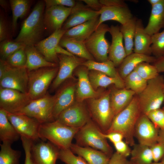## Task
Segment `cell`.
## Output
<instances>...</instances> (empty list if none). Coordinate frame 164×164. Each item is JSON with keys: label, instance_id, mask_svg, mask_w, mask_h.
<instances>
[{"label": "cell", "instance_id": "11a10c76", "mask_svg": "<svg viewBox=\"0 0 164 164\" xmlns=\"http://www.w3.org/2000/svg\"><path fill=\"white\" fill-rule=\"evenodd\" d=\"M81 1L84 2L87 7L94 11H99L103 7L99 0H83Z\"/></svg>", "mask_w": 164, "mask_h": 164}, {"label": "cell", "instance_id": "94428289", "mask_svg": "<svg viewBox=\"0 0 164 164\" xmlns=\"http://www.w3.org/2000/svg\"><path fill=\"white\" fill-rule=\"evenodd\" d=\"M162 0H148V2L152 6L159 3Z\"/></svg>", "mask_w": 164, "mask_h": 164}, {"label": "cell", "instance_id": "2e32d148", "mask_svg": "<svg viewBox=\"0 0 164 164\" xmlns=\"http://www.w3.org/2000/svg\"><path fill=\"white\" fill-rule=\"evenodd\" d=\"M58 56L59 69L51 84V91L56 89L67 79L72 78V73L74 70L84 61L83 60L84 59L74 55L58 54Z\"/></svg>", "mask_w": 164, "mask_h": 164}, {"label": "cell", "instance_id": "e0dca14e", "mask_svg": "<svg viewBox=\"0 0 164 164\" xmlns=\"http://www.w3.org/2000/svg\"><path fill=\"white\" fill-rule=\"evenodd\" d=\"M72 8L55 6L46 8L44 15L45 30L51 34L61 29L72 10Z\"/></svg>", "mask_w": 164, "mask_h": 164}, {"label": "cell", "instance_id": "7dc6e473", "mask_svg": "<svg viewBox=\"0 0 164 164\" xmlns=\"http://www.w3.org/2000/svg\"><path fill=\"white\" fill-rule=\"evenodd\" d=\"M10 30L6 18L1 13L0 17V41L11 39Z\"/></svg>", "mask_w": 164, "mask_h": 164}, {"label": "cell", "instance_id": "6125c7cd", "mask_svg": "<svg viewBox=\"0 0 164 164\" xmlns=\"http://www.w3.org/2000/svg\"><path fill=\"white\" fill-rule=\"evenodd\" d=\"M130 163H131V164H134V163H133L131 162H130ZM163 164L162 162H152V163H151V164Z\"/></svg>", "mask_w": 164, "mask_h": 164}, {"label": "cell", "instance_id": "7c38bea8", "mask_svg": "<svg viewBox=\"0 0 164 164\" xmlns=\"http://www.w3.org/2000/svg\"><path fill=\"white\" fill-rule=\"evenodd\" d=\"M56 120L67 126L80 129L90 121L84 105L77 101L63 111Z\"/></svg>", "mask_w": 164, "mask_h": 164}, {"label": "cell", "instance_id": "83f0119b", "mask_svg": "<svg viewBox=\"0 0 164 164\" xmlns=\"http://www.w3.org/2000/svg\"><path fill=\"white\" fill-rule=\"evenodd\" d=\"M156 59L154 56L133 52L127 56L119 66V73L124 80L140 63L143 62L154 63Z\"/></svg>", "mask_w": 164, "mask_h": 164}, {"label": "cell", "instance_id": "5b68a950", "mask_svg": "<svg viewBox=\"0 0 164 164\" xmlns=\"http://www.w3.org/2000/svg\"><path fill=\"white\" fill-rule=\"evenodd\" d=\"M58 69V66L47 67L29 72L27 94L31 100L38 99L46 95Z\"/></svg>", "mask_w": 164, "mask_h": 164}, {"label": "cell", "instance_id": "603a6c76", "mask_svg": "<svg viewBox=\"0 0 164 164\" xmlns=\"http://www.w3.org/2000/svg\"><path fill=\"white\" fill-rule=\"evenodd\" d=\"M76 87L73 84L64 85L55 95V101L53 116L54 121L60 113L75 102Z\"/></svg>", "mask_w": 164, "mask_h": 164}, {"label": "cell", "instance_id": "f5cc1de1", "mask_svg": "<svg viewBox=\"0 0 164 164\" xmlns=\"http://www.w3.org/2000/svg\"><path fill=\"white\" fill-rule=\"evenodd\" d=\"M103 136L108 139L113 144L123 140V136L121 134L117 132H111L103 133Z\"/></svg>", "mask_w": 164, "mask_h": 164}, {"label": "cell", "instance_id": "cb8c5ba5", "mask_svg": "<svg viewBox=\"0 0 164 164\" xmlns=\"http://www.w3.org/2000/svg\"><path fill=\"white\" fill-rule=\"evenodd\" d=\"M70 149L74 153L82 157L88 164H108L111 157L89 147L72 144Z\"/></svg>", "mask_w": 164, "mask_h": 164}, {"label": "cell", "instance_id": "ba28073f", "mask_svg": "<svg viewBox=\"0 0 164 164\" xmlns=\"http://www.w3.org/2000/svg\"><path fill=\"white\" fill-rule=\"evenodd\" d=\"M109 29L108 25L102 23L84 42L87 50L97 62H104L109 59L108 54L110 45L105 36Z\"/></svg>", "mask_w": 164, "mask_h": 164}, {"label": "cell", "instance_id": "d6a6232c", "mask_svg": "<svg viewBox=\"0 0 164 164\" xmlns=\"http://www.w3.org/2000/svg\"><path fill=\"white\" fill-rule=\"evenodd\" d=\"M20 138V135L9 120L7 112L0 108V141L12 144Z\"/></svg>", "mask_w": 164, "mask_h": 164}, {"label": "cell", "instance_id": "680465c9", "mask_svg": "<svg viewBox=\"0 0 164 164\" xmlns=\"http://www.w3.org/2000/svg\"><path fill=\"white\" fill-rule=\"evenodd\" d=\"M0 5L6 12H8L9 7H10V3L9 4L8 2L6 0H0Z\"/></svg>", "mask_w": 164, "mask_h": 164}, {"label": "cell", "instance_id": "4fadbf2b", "mask_svg": "<svg viewBox=\"0 0 164 164\" xmlns=\"http://www.w3.org/2000/svg\"><path fill=\"white\" fill-rule=\"evenodd\" d=\"M28 82L29 72L25 67H15L10 65L4 76L0 79V87L27 94Z\"/></svg>", "mask_w": 164, "mask_h": 164}, {"label": "cell", "instance_id": "9c48e42d", "mask_svg": "<svg viewBox=\"0 0 164 164\" xmlns=\"http://www.w3.org/2000/svg\"><path fill=\"white\" fill-rule=\"evenodd\" d=\"M110 91L99 98L90 99L89 106L92 114L100 127L106 132L110 127L114 115L110 102Z\"/></svg>", "mask_w": 164, "mask_h": 164}, {"label": "cell", "instance_id": "ab89813d", "mask_svg": "<svg viewBox=\"0 0 164 164\" xmlns=\"http://www.w3.org/2000/svg\"><path fill=\"white\" fill-rule=\"evenodd\" d=\"M26 46L11 39L4 40L0 42V59L5 60L10 56L18 50L25 48Z\"/></svg>", "mask_w": 164, "mask_h": 164}, {"label": "cell", "instance_id": "ffe728a7", "mask_svg": "<svg viewBox=\"0 0 164 164\" xmlns=\"http://www.w3.org/2000/svg\"><path fill=\"white\" fill-rule=\"evenodd\" d=\"M99 11H94L80 3H77L61 29L67 30L99 16Z\"/></svg>", "mask_w": 164, "mask_h": 164}, {"label": "cell", "instance_id": "c3c4849f", "mask_svg": "<svg viewBox=\"0 0 164 164\" xmlns=\"http://www.w3.org/2000/svg\"><path fill=\"white\" fill-rule=\"evenodd\" d=\"M154 162H158L164 155V145L157 142L150 147Z\"/></svg>", "mask_w": 164, "mask_h": 164}, {"label": "cell", "instance_id": "db71d44e", "mask_svg": "<svg viewBox=\"0 0 164 164\" xmlns=\"http://www.w3.org/2000/svg\"><path fill=\"white\" fill-rule=\"evenodd\" d=\"M102 6H128L125 2L122 0H100Z\"/></svg>", "mask_w": 164, "mask_h": 164}, {"label": "cell", "instance_id": "836d02e7", "mask_svg": "<svg viewBox=\"0 0 164 164\" xmlns=\"http://www.w3.org/2000/svg\"><path fill=\"white\" fill-rule=\"evenodd\" d=\"M31 1L28 0H10L9 2L12 12L11 29L12 35L15 33L17 22L19 18L24 17L29 9Z\"/></svg>", "mask_w": 164, "mask_h": 164}, {"label": "cell", "instance_id": "8fae6325", "mask_svg": "<svg viewBox=\"0 0 164 164\" xmlns=\"http://www.w3.org/2000/svg\"><path fill=\"white\" fill-rule=\"evenodd\" d=\"M32 100L27 94L14 89L0 87V108L7 112H18Z\"/></svg>", "mask_w": 164, "mask_h": 164}, {"label": "cell", "instance_id": "bcb514c9", "mask_svg": "<svg viewBox=\"0 0 164 164\" xmlns=\"http://www.w3.org/2000/svg\"><path fill=\"white\" fill-rule=\"evenodd\" d=\"M20 138L25 154L24 164H34L31 156V149L33 141L26 138L21 136Z\"/></svg>", "mask_w": 164, "mask_h": 164}, {"label": "cell", "instance_id": "6da1fadb", "mask_svg": "<svg viewBox=\"0 0 164 164\" xmlns=\"http://www.w3.org/2000/svg\"><path fill=\"white\" fill-rule=\"evenodd\" d=\"M141 114L138 96L136 94L128 106L115 116L105 133H119L122 135L127 143L133 146L135 144V128Z\"/></svg>", "mask_w": 164, "mask_h": 164}, {"label": "cell", "instance_id": "5bb4252c", "mask_svg": "<svg viewBox=\"0 0 164 164\" xmlns=\"http://www.w3.org/2000/svg\"><path fill=\"white\" fill-rule=\"evenodd\" d=\"M59 149L49 141L33 142L31 156L34 164H56Z\"/></svg>", "mask_w": 164, "mask_h": 164}, {"label": "cell", "instance_id": "ee69618b", "mask_svg": "<svg viewBox=\"0 0 164 164\" xmlns=\"http://www.w3.org/2000/svg\"><path fill=\"white\" fill-rule=\"evenodd\" d=\"M25 48L17 51L9 57L5 61L12 66L15 67H25L27 56Z\"/></svg>", "mask_w": 164, "mask_h": 164}, {"label": "cell", "instance_id": "52a82bcc", "mask_svg": "<svg viewBox=\"0 0 164 164\" xmlns=\"http://www.w3.org/2000/svg\"><path fill=\"white\" fill-rule=\"evenodd\" d=\"M103 133L90 120L79 129L76 135L77 141L80 144L99 150L111 156V148Z\"/></svg>", "mask_w": 164, "mask_h": 164}, {"label": "cell", "instance_id": "4316f807", "mask_svg": "<svg viewBox=\"0 0 164 164\" xmlns=\"http://www.w3.org/2000/svg\"><path fill=\"white\" fill-rule=\"evenodd\" d=\"M99 17L67 30L63 36L84 42L97 28Z\"/></svg>", "mask_w": 164, "mask_h": 164}, {"label": "cell", "instance_id": "1f68e13d", "mask_svg": "<svg viewBox=\"0 0 164 164\" xmlns=\"http://www.w3.org/2000/svg\"><path fill=\"white\" fill-rule=\"evenodd\" d=\"M88 76L91 84L94 90L99 87L106 88L112 84L118 88H125L124 80L121 78L111 77L94 70H91L88 73Z\"/></svg>", "mask_w": 164, "mask_h": 164}, {"label": "cell", "instance_id": "f35d334b", "mask_svg": "<svg viewBox=\"0 0 164 164\" xmlns=\"http://www.w3.org/2000/svg\"><path fill=\"white\" fill-rule=\"evenodd\" d=\"M125 88L134 91L136 95H138L145 89L147 80L142 78L134 70L124 80Z\"/></svg>", "mask_w": 164, "mask_h": 164}, {"label": "cell", "instance_id": "30bf717a", "mask_svg": "<svg viewBox=\"0 0 164 164\" xmlns=\"http://www.w3.org/2000/svg\"><path fill=\"white\" fill-rule=\"evenodd\" d=\"M7 115L20 137H25L34 142L40 139L39 132L41 123L36 119L23 114L7 112Z\"/></svg>", "mask_w": 164, "mask_h": 164}, {"label": "cell", "instance_id": "7bdbcfd3", "mask_svg": "<svg viewBox=\"0 0 164 164\" xmlns=\"http://www.w3.org/2000/svg\"><path fill=\"white\" fill-rule=\"evenodd\" d=\"M58 159L66 164H88L81 157L75 155L70 149H59Z\"/></svg>", "mask_w": 164, "mask_h": 164}, {"label": "cell", "instance_id": "44dd1931", "mask_svg": "<svg viewBox=\"0 0 164 164\" xmlns=\"http://www.w3.org/2000/svg\"><path fill=\"white\" fill-rule=\"evenodd\" d=\"M111 36L112 41L108 53V59L115 67L119 66L127 56L123 42V37L118 25H111L109 32Z\"/></svg>", "mask_w": 164, "mask_h": 164}, {"label": "cell", "instance_id": "e7e4bbea", "mask_svg": "<svg viewBox=\"0 0 164 164\" xmlns=\"http://www.w3.org/2000/svg\"><path fill=\"white\" fill-rule=\"evenodd\" d=\"M162 109L164 110V106L163 107Z\"/></svg>", "mask_w": 164, "mask_h": 164}, {"label": "cell", "instance_id": "f907efd6", "mask_svg": "<svg viewBox=\"0 0 164 164\" xmlns=\"http://www.w3.org/2000/svg\"><path fill=\"white\" fill-rule=\"evenodd\" d=\"M113 144L116 152L126 157L130 155L131 150L125 142L122 140Z\"/></svg>", "mask_w": 164, "mask_h": 164}, {"label": "cell", "instance_id": "3957f363", "mask_svg": "<svg viewBox=\"0 0 164 164\" xmlns=\"http://www.w3.org/2000/svg\"><path fill=\"white\" fill-rule=\"evenodd\" d=\"M80 129L67 126L56 120L41 124L39 133L40 139L48 140L59 149H70L72 140Z\"/></svg>", "mask_w": 164, "mask_h": 164}, {"label": "cell", "instance_id": "74e56055", "mask_svg": "<svg viewBox=\"0 0 164 164\" xmlns=\"http://www.w3.org/2000/svg\"><path fill=\"white\" fill-rule=\"evenodd\" d=\"M12 144L5 142L0 144V164H19L21 152L13 149Z\"/></svg>", "mask_w": 164, "mask_h": 164}, {"label": "cell", "instance_id": "8d00e7d4", "mask_svg": "<svg viewBox=\"0 0 164 164\" xmlns=\"http://www.w3.org/2000/svg\"><path fill=\"white\" fill-rule=\"evenodd\" d=\"M131 150L130 162L135 164H150L153 162L150 147L139 143L135 144Z\"/></svg>", "mask_w": 164, "mask_h": 164}, {"label": "cell", "instance_id": "8992f818", "mask_svg": "<svg viewBox=\"0 0 164 164\" xmlns=\"http://www.w3.org/2000/svg\"><path fill=\"white\" fill-rule=\"evenodd\" d=\"M55 95L47 93L43 97L32 100L26 106L14 114H23L33 118L41 124L54 121L53 113Z\"/></svg>", "mask_w": 164, "mask_h": 164}, {"label": "cell", "instance_id": "be15d7a7", "mask_svg": "<svg viewBox=\"0 0 164 164\" xmlns=\"http://www.w3.org/2000/svg\"><path fill=\"white\" fill-rule=\"evenodd\" d=\"M161 162H162L163 164H164V155L161 160Z\"/></svg>", "mask_w": 164, "mask_h": 164}, {"label": "cell", "instance_id": "9a60e30c", "mask_svg": "<svg viewBox=\"0 0 164 164\" xmlns=\"http://www.w3.org/2000/svg\"><path fill=\"white\" fill-rule=\"evenodd\" d=\"M159 130L146 114H142L135 125L134 137L139 143L150 147L158 142Z\"/></svg>", "mask_w": 164, "mask_h": 164}, {"label": "cell", "instance_id": "6f0895ef", "mask_svg": "<svg viewBox=\"0 0 164 164\" xmlns=\"http://www.w3.org/2000/svg\"><path fill=\"white\" fill-rule=\"evenodd\" d=\"M10 65L5 60H0V79L4 76L9 67Z\"/></svg>", "mask_w": 164, "mask_h": 164}, {"label": "cell", "instance_id": "f6af8a7d", "mask_svg": "<svg viewBox=\"0 0 164 164\" xmlns=\"http://www.w3.org/2000/svg\"><path fill=\"white\" fill-rule=\"evenodd\" d=\"M146 115L158 129L164 128V110L162 108L152 110Z\"/></svg>", "mask_w": 164, "mask_h": 164}, {"label": "cell", "instance_id": "277c9868", "mask_svg": "<svg viewBox=\"0 0 164 164\" xmlns=\"http://www.w3.org/2000/svg\"><path fill=\"white\" fill-rule=\"evenodd\" d=\"M142 114L160 108L164 101V78L159 74L147 81L145 89L137 95Z\"/></svg>", "mask_w": 164, "mask_h": 164}, {"label": "cell", "instance_id": "484cf974", "mask_svg": "<svg viewBox=\"0 0 164 164\" xmlns=\"http://www.w3.org/2000/svg\"><path fill=\"white\" fill-rule=\"evenodd\" d=\"M135 95L134 91L125 88L116 87L110 91L111 106L114 116L128 106Z\"/></svg>", "mask_w": 164, "mask_h": 164}, {"label": "cell", "instance_id": "f546056e", "mask_svg": "<svg viewBox=\"0 0 164 164\" xmlns=\"http://www.w3.org/2000/svg\"><path fill=\"white\" fill-rule=\"evenodd\" d=\"M25 51L27 56L25 67L28 72L44 67L58 66V64L46 60L34 46H26Z\"/></svg>", "mask_w": 164, "mask_h": 164}, {"label": "cell", "instance_id": "d6986e66", "mask_svg": "<svg viewBox=\"0 0 164 164\" xmlns=\"http://www.w3.org/2000/svg\"><path fill=\"white\" fill-rule=\"evenodd\" d=\"M76 69V74L78 81L76 94L77 101L82 102L87 99L97 97L100 93L92 87L89 78L88 70L82 65Z\"/></svg>", "mask_w": 164, "mask_h": 164}, {"label": "cell", "instance_id": "f1b7e54d", "mask_svg": "<svg viewBox=\"0 0 164 164\" xmlns=\"http://www.w3.org/2000/svg\"><path fill=\"white\" fill-rule=\"evenodd\" d=\"M162 28H164V0L152 6L149 21L144 31L152 36L159 32Z\"/></svg>", "mask_w": 164, "mask_h": 164}, {"label": "cell", "instance_id": "91938a15", "mask_svg": "<svg viewBox=\"0 0 164 164\" xmlns=\"http://www.w3.org/2000/svg\"><path fill=\"white\" fill-rule=\"evenodd\" d=\"M158 142L164 145V128L159 130Z\"/></svg>", "mask_w": 164, "mask_h": 164}, {"label": "cell", "instance_id": "d4e9b609", "mask_svg": "<svg viewBox=\"0 0 164 164\" xmlns=\"http://www.w3.org/2000/svg\"><path fill=\"white\" fill-rule=\"evenodd\" d=\"M142 20L137 19L134 40V52L148 56L152 54V36L145 32Z\"/></svg>", "mask_w": 164, "mask_h": 164}, {"label": "cell", "instance_id": "9f6ffc18", "mask_svg": "<svg viewBox=\"0 0 164 164\" xmlns=\"http://www.w3.org/2000/svg\"><path fill=\"white\" fill-rule=\"evenodd\" d=\"M159 73L164 72V56L157 58L155 61L153 63Z\"/></svg>", "mask_w": 164, "mask_h": 164}, {"label": "cell", "instance_id": "e575fe53", "mask_svg": "<svg viewBox=\"0 0 164 164\" xmlns=\"http://www.w3.org/2000/svg\"><path fill=\"white\" fill-rule=\"evenodd\" d=\"M82 65L86 67L88 70H96L112 77L121 78L114 63L109 59L103 62L87 60L84 61Z\"/></svg>", "mask_w": 164, "mask_h": 164}, {"label": "cell", "instance_id": "7a4b0ae2", "mask_svg": "<svg viewBox=\"0 0 164 164\" xmlns=\"http://www.w3.org/2000/svg\"><path fill=\"white\" fill-rule=\"evenodd\" d=\"M45 4L38 2L31 13L23 22L20 31L15 40L26 46H35L42 38L46 31L44 22Z\"/></svg>", "mask_w": 164, "mask_h": 164}, {"label": "cell", "instance_id": "816d5d0a", "mask_svg": "<svg viewBox=\"0 0 164 164\" xmlns=\"http://www.w3.org/2000/svg\"><path fill=\"white\" fill-rule=\"evenodd\" d=\"M108 164H131L126 157L117 152L111 156Z\"/></svg>", "mask_w": 164, "mask_h": 164}, {"label": "cell", "instance_id": "b9f144b4", "mask_svg": "<svg viewBox=\"0 0 164 164\" xmlns=\"http://www.w3.org/2000/svg\"><path fill=\"white\" fill-rule=\"evenodd\" d=\"M152 54L156 58L164 56V30L152 36Z\"/></svg>", "mask_w": 164, "mask_h": 164}, {"label": "cell", "instance_id": "ac0fdd59", "mask_svg": "<svg viewBox=\"0 0 164 164\" xmlns=\"http://www.w3.org/2000/svg\"><path fill=\"white\" fill-rule=\"evenodd\" d=\"M67 30L62 29L56 30L34 46L47 61L57 64L59 63L56 50L60 39Z\"/></svg>", "mask_w": 164, "mask_h": 164}, {"label": "cell", "instance_id": "4dcf8cb0", "mask_svg": "<svg viewBox=\"0 0 164 164\" xmlns=\"http://www.w3.org/2000/svg\"><path fill=\"white\" fill-rule=\"evenodd\" d=\"M59 45L72 55L87 60H94V59L87 50L84 42L63 36Z\"/></svg>", "mask_w": 164, "mask_h": 164}, {"label": "cell", "instance_id": "7402d4cb", "mask_svg": "<svg viewBox=\"0 0 164 164\" xmlns=\"http://www.w3.org/2000/svg\"><path fill=\"white\" fill-rule=\"evenodd\" d=\"M99 12L100 15L97 27L108 20L116 21L123 25L133 17L128 6H103Z\"/></svg>", "mask_w": 164, "mask_h": 164}, {"label": "cell", "instance_id": "60d3db41", "mask_svg": "<svg viewBox=\"0 0 164 164\" xmlns=\"http://www.w3.org/2000/svg\"><path fill=\"white\" fill-rule=\"evenodd\" d=\"M134 70L143 79L148 81L154 79L159 75L158 70L154 65L143 62L138 65Z\"/></svg>", "mask_w": 164, "mask_h": 164}, {"label": "cell", "instance_id": "681fc988", "mask_svg": "<svg viewBox=\"0 0 164 164\" xmlns=\"http://www.w3.org/2000/svg\"><path fill=\"white\" fill-rule=\"evenodd\" d=\"M46 9L55 6H64L73 8L77 3L73 0H44Z\"/></svg>", "mask_w": 164, "mask_h": 164}, {"label": "cell", "instance_id": "d590c367", "mask_svg": "<svg viewBox=\"0 0 164 164\" xmlns=\"http://www.w3.org/2000/svg\"><path fill=\"white\" fill-rule=\"evenodd\" d=\"M137 19L136 17H133L120 27V31L124 40V46L127 56L133 53Z\"/></svg>", "mask_w": 164, "mask_h": 164}]
</instances>
